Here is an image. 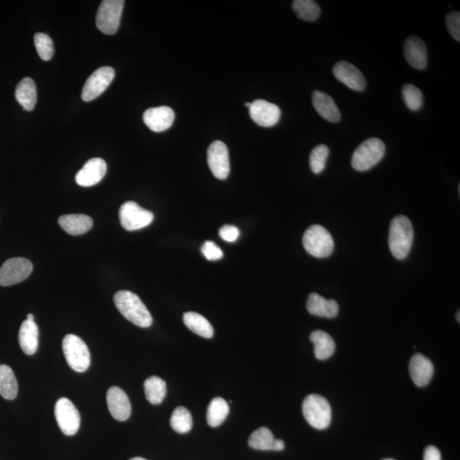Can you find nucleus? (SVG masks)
<instances>
[{"label": "nucleus", "mask_w": 460, "mask_h": 460, "mask_svg": "<svg viewBox=\"0 0 460 460\" xmlns=\"http://www.w3.org/2000/svg\"><path fill=\"white\" fill-rule=\"evenodd\" d=\"M414 237V227L409 219L403 215L395 216L389 232V246L396 259L402 260L409 256Z\"/></svg>", "instance_id": "1"}, {"label": "nucleus", "mask_w": 460, "mask_h": 460, "mask_svg": "<svg viewBox=\"0 0 460 460\" xmlns=\"http://www.w3.org/2000/svg\"><path fill=\"white\" fill-rule=\"evenodd\" d=\"M116 308L137 326L149 327L153 323L151 314L137 294L130 291H119L114 298Z\"/></svg>", "instance_id": "2"}, {"label": "nucleus", "mask_w": 460, "mask_h": 460, "mask_svg": "<svg viewBox=\"0 0 460 460\" xmlns=\"http://www.w3.org/2000/svg\"><path fill=\"white\" fill-rule=\"evenodd\" d=\"M303 414L307 422L317 429H327L332 421L330 404L323 396L312 394L303 403Z\"/></svg>", "instance_id": "3"}, {"label": "nucleus", "mask_w": 460, "mask_h": 460, "mask_svg": "<svg viewBox=\"0 0 460 460\" xmlns=\"http://www.w3.org/2000/svg\"><path fill=\"white\" fill-rule=\"evenodd\" d=\"M303 245L307 253L318 259L330 256L334 250V241L331 234L318 224L307 229L303 237Z\"/></svg>", "instance_id": "4"}, {"label": "nucleus", "mask_w": 460, "mask_h": 460, "mask_svg": "<svg viewBox=\"0 0 460 460\" xmlns=\"http://www.w3.org/2000/svg\"><path fill=\"white\" fill-rule=\"evenodd\" d=\"M385 145L380 138H369L355 149L351 164L355 170L366 171L375 167L383 159Z\"/></svg>", "instance_id": "5"}, {"label": "nucleus", "mask_w": 460, "mask_h": 460, "mask_svg": "<svg viewBox=\"0 0 460 460\" xmlns=\"http://www.w3.org/2000/svg\"><path fill=\"white\" fill-rule=\"evenodd\" d=\"M62 350L67 364L74 371L84 373L91 365V354L83 340L74 334L65 336L62 341Z\"/></svg>", "instance_id": "6"}, {"label": "nucleus", "mask_w": 460, "mask_h": 460, "mask_svg": "<svg viewBox=\"0 0 460 460\" xmlns=\"http://www.w3.org/2000/svg\"><path fill=\"white\" fill-rule=\"evenodd\" d=\"M125 1L123 0H104L96 15V27L108 35L118 31Z\"/></svg>", "instance_id": "7"}, {"label": "nucleus", "mask_w": 460, "mask_h": 460, "mask_svg": "<svg viewBox=\"0 0 460 460\" xmlns=\"http://www.w3.org/2000/svg\"><path fill=\"white\" fill-rule=\"evenodd\" d=\"M119 220L125 230L135 231L148 227L153 222V212L141 207L134 201H127L119 209Z\"/></svg>", "instance_id": "8"}, {"label": "nucleus", "mask_w": 460, "mask_h": 460, "mask_svg": "<svg viewBox=\"0 0 460 460\" xmlns=\"http://www.w3.org/2000/svg\"><path fill=\"white\" fill-rule=\"evenodd\" d=\"M33 271V264L24 257L6 260L0 267V286L10 287L24 282Z\"/></svg>", "instance_id": "9"}, {"label": "nucleus", "mask_w": 460, "mask_h": 460, "mask_svg": "<svg viewBox=\"0 0 460 460\" xmlns=\"http://www.w3.org/2000/svg\"><path fill=\"white\" fill-rule=\"evenodd\" d=\"M55 416L61 431L66 436H74L80 426V415L69 399H59L55 406Z\"/></svg>", "instance_id": "10"}, {"label": "nucleus", "mask_w": 460, "mask_h": 460, "mask_svg": "<svg viewBox=\"0 0 460 460\" xmlns=\"http://www.w3.org/2000/svg\"><path fill=\"white\" fill-rule=\"evenodd\" d=\"M114 69L111 67H103L93 72L82 90L81 97L85 102H91L102 95L114 78Z\"/></svg>", "instance_id": "11"}, {"label": "nucleus", "mask_w": 460, "mask_h": 460, "mask_svg": "<svg viewBox=\"0 0 460 460\" xmlns=\"http://www.w3.org/2000/svg\"><path fill=\"white\" fill-rule=\"evenodd\" d=\"M207 162L215 178L219 180L226 179L230 171L229 151L226 144L219 140L213 142L208 148Z\"/></svg>", "instance_id": "12"}, {"label": "nucleus", "mask_w": 460, "mask_h": 460, "mask_svg": "<svg viewBox=\"0 0 460 460\" xmlns=\"http://www.w3.org/2000/svg\"><path fill=\"white\" fill-rule=\"evenodd\" d=\"M249 114L257 125L263 127L274 126L280 118V108L263 99H257L250 103Z\"/></svg>", "instance_id": "13"}, {"label": "nucleus", "mask_w": 460, "mask_h": 460, "mask_svg": "<svg viewBox=\"0 0 460 460\" xmlns=\"http://www.w3.org/2000/svg\"><path fill=\"white\" fill-rule=\"evenodd\" d=\"M332 73L337 80L351 90L355 92L364 91L366 83L364 74L351 63L346 61L337 62Z\"/></svg>", "instance_id": "14"}, {"label": "nucleus", "mask_w": 460, "mask_h": 460, "mask_svg": "<svg viewBox=\"0 0 460 460\" xmlns=\"http://www.w3.org/2000/svg\"><path fill=\"white\" fill-rule=\"evenodd\" d=\"M107 404L108 410L116 420L126 421L132 414V406L128 396L121 388L114 386L108 389Z\"/></svg>", "instance_id": "15"}, {"label": "nucleus", "mask_w": 460, "mask_h": 460, "mask_svg": "<svg viewBox=\"0 0 460 460\" xmlns=\"http://www.w3.org/2000/svg\"><path fill=\"white\" fill-rule=\"evenodd\" d=\"M174 119V111L167 106L148 108L144 114L145 125L155 133H162L171 128Z\"/></svg>", "instance_id": "16"}, {"label": "nucleus", "mask_w": 460, "mask_h": 460, "mask_svg": "<svg viewBox=\"0 0 460 460\" xmlns=\"http://www.w3.org/2000/svg\"><path fill=\"white\" fill-rule=\"evenodd\" d=\"M106 173V162L101 158H93L89 160L78 171L76 181L81 187L94 186L103 180Z\"/></svg>", "instance_id": "17"}, {"label": "nucleus", "mask_w": 460, "mask_h": 460, "mask_svg": "<svg viewBox=\"0 0 460 460\" xmlns=\"http://www.w3.org/2000/svg\"><path fill=\"white\" fill-rule=\"evenodd\" d=\"M404 55L407 62L414 69H425L428 65V53L424 41L418 36H410L404 44Z\"/></svg>", "instance_id": "18"}, {"label": "nucleus", "mask_w": 460, "mask_h": 460, "mask_svg": "<svg viewBox=\"0 0 460 460\" xmlns=\"http://www.w3.org/2000/svg\"><path fill=\"white\" fill-rule=\"evenodd\" d=\"M409 372L414 384L418 386L424 387L432 380L434 366L425 355L420 353L415 354L410 361Z\"/></svg>", "instance_id": "19"}, {"label": "nucleus", "mask_w": 460, "mask_h": 460, "mask_svg": "<svg viewBox=\"0 0 460 460\" xmlns=\"http://www.w3.org/2000/svg\"><path fill=\"white\" fill-rule=\"evenodd\" d=\"M312 103L314 108L321 117L332 123L339 122L341 119V113L336 105L331 96L323 92H313Z\"/></svg>", "instance_id": "20"}, {"label": "nucleus", "mask_w": 460, "mask_h": 460, "mask_svg": "<svg viewBox=\"0 0 460 460\" xmlns=\"http://www.w3.org/2000/svg\"><path fill=\"white\" fill-rule=\"evenodd\" d=\"M248 444L253 450L262 451H282L285 448L284 441L275 439L271 429L266 427L256 429L250 435Z\"/></svg>", "instance_id": "21"}, {"label": "nucleus", "mask_w": 460, "mask_h": 460, "mask_svg": "<svg viewBox=\"0 0 460 460\" xmlns=\"http://www.w3.org/2000/svg\"><path fill=\"white\" fill-rule=\"evenodd\" d=\"M307 309L313 316L326 317L329 319L338 316L339 306L338 303L332 299H326L316 293L309 294L307 301Z\"/></svg>", "instance_id": "22"}, {"label": "nucleus", "mask_w": 460, "mask_h": 460, "mask_svg": "<svg viewBox=\"0 0 460 460\" xmlns=\"http://www.w3.org/2000/svg\"><path fill=\"white\" fill-rule=\"evenodd\" d=\"M18 340L21 349L25 354H35L39 346V328L35 321L26 320L22 323Z\"/></svg>", "instance_id": "23"}, {"label": "nucleus", "mask_w": 460, "mask_h": 460, "mask_svg": "<svg viewBox=\"0 0 460 460\" xmlns=\"http://www.w3.org/2000/svg\"><path fill=\"white\" fill-rule=\"evenodd\" d=\"M58 223L62 230L71 235L87 233L93 226V220L89 216L84 214L62 215L60 216Z\"/></svg>", "instance_id": "24"}, {"label": "nucleus", "mask_w": 460, "mask_h": 460, "mask_svg": "<svg viewBox=\"0 0 460 460\" xmlns=\"http://www.w3.org/2000/svg\"><path fill=\"white\" fill-rule=\"evenodd\" d=\"M310 341L315 346V355L318 360L323 361L330 358L335 351V342L327 332L317 330L310 334Z\"/></svg>", "instance_id": "25"}, {"label": "nucleus", "mask_w": 460, "mask_h": 460, "mask_svg": "<svg viewBox=\"0 0 460 460\" xmlns=\"http://www.w3.org/2000/svg\"><path fill=\"white\" fill-rule=\"evenodd\" d=\"M16 99L26 111H33L37 102V90L31 78H24L16 88Z\"/></svg>", "instance_id": "26"}, {"label": "nucleus", "mask_w": 460, "mask_h": 460, "mask_svg": "<svg viewBox=\"0 0 460 460\" xmlns=\"http://www.w3.org/2000/svg\"><path fill=\"white\" fill-rule=\"evenodd\" d=\"M183 323L194 334L205 339H212L214 330L209 321L204 316L196 312H187L183 315Z\"/></svg>", "instance_id": "27"}, {"label": "nucleus", "mask_w": 460, "mask_h": 460, "mask_svg": "<svg viewBox=\"0 0 460 460\" xmlns=\"http://www.w3.org/2000/svg\"><path fill=\"white\" fill-rule=\"evenodd\" d=\"M18 384L12 369L6 365H0V395L6 400L17 398Z\"/></svg>", "instance_id": "28"}, {"label": "nucleus", "mask_w": 460, "mask_h": 460, "mask_svg": "<svg viewBox=\"0 0 460 460\" xmlns=\"http://www.w3.org/2000/svg\"><path fill=\"white\" fill-rule=\"evenodd\" d=\"M144 391L146 399L153 405H158L166 398L167 384L160 377L152 376L145 380Z\"/></svg>", "instance_id": "29"}, {"label": "nucleus", "mask_w": 460, "mask_h": 460, "mask_svg": "<svg viewBox=\"0 0 460 460\" xmlns=\"http://www.w3.org/2000/svg\"><path fill=\"white\" fill-rule=\"evenodd\" d=\"M230 413L229 404L225 400L216 398L209 404L207 409V423L211 427H218L226 420Z\"/></svg>", "instance_id": "30"}, {"label": "nucleus", "mask_w": 460, "mask_h": 460, "mask_svg": "<svg viewBox=\"0 0 460 460\" xmlns=\"http://www.w3.org/2000/svg\"><path fill=\"white\" fill-rule=\"evenodd\" d=\"M293 9L299 19L305 22H315L321 15L320 6L312 0H295Z\"/></svg>", "instance_id": "31"}, {"label": "nucleus", "mask_w": 460, "mask_h": 460, "mask_svg": "<svg viewBox=\"0 0 460 460\" xmlns=\"http://www.w3.org/2000/svg\"><path fill=\"white\" fill-rule=\"evenodd\" d=\"M171 426L176 432L185 434L190 432L193 426L191 414L185 407H178L171 418Z\"/></svg>", "instance_id": "32"}, {"label": "nucleus", "mask_w": 460, "mask_h": 460, "mask_svg": "<svg viewBox=\"0 0 460 460\" xmlns=\"http://www.w3.org/2000/svg\"><path fill=\"white\" fill-rule=\"evenodd\" d=\"M329 156V148L327 146L320 144L313 148L309 155V166L315 174L323 173L326 167Z\"/></svg>", "instance_id": "33"}, {"label": "nucleus", "mask_w": 460, "mask_h": 460, "mask_svg": "<svg viewBox=\"0 0 460 460\" xmlns=\"http://www.w3.org/2000/svg\"><path fill=\"white\" fill-rule=\"evenodd\" d=\"M402 94L404 102L407 108L412 111L420 110L423 106V93L416 85L406 84L402 89Z\"/></svg>", "instance_id": "34"}, {"label": "nucleus", "mask_w": 460, "mask_h": 460, "mask_svg": "<svg viewBox=\"0 0 460 460\" xmlns=\"http://www.w3.org/2000/svg\"><path fill=\"white\" fill-rule=\"evenodd\" d=\"M35 44L37 52L44 61H50L54 56V44L50 36L38 33L35 35Z\"/></svg>", "instance_id": "35"}, {"label": "nucleus", "mask_w": 460, "mask_h": 460, "mask_svg": "<svg viewBox=\"0 0 460 460\" xmlns=\"http://www.w3.org/2000/svg\"><path fill=\"white\" fill-rule=\"evenodd\" d=\"M446 26L455 40H460V13L459 11H452L446 17Z\"/></svg>", "instance_id": "36"}, {"label": "nucleus", "mask_w": 460, "mask_h": 460, "mask_svg": "<svg viewBox=\"0 0 460 460\" xmlns=\"http://www.w3.org/2000/svg\"><path fill=\"white\" fill-rule=\"evenodd\" d=\"M201 253L209 261H216L223 257V250L214 242L207 241L201 246Z\"/></svg>", "instance_id": "37"}, {"label": "nucleus", "mask_w": 460, "mask_h": 460, "mask_svg": "<svg viewBox=\"0 0 460 460\" xmlns=\"http://www.w3.org/2000/svg\"><path fill=\"white\" fill-rule=\"evenodd\" d=\"M220 237L227 242H235L240 237V230L233 225H224L219 230Z\"/></svg>", "instance_id": "38"}, {"label": "nucleus", "mask_w": 460, "mask_h": 460, "mask_svg": "<svg viewBox=\"0 0 460 460\" xmlns=\"http://www.w3.org/2000/svg\"><path fill=\"white\" fill-rule=\"evenodd\" d=\"M424 460H441V455L438 448L434 446L426 448L424 454Z\"/></svg>", "instance_id": "39"}, {"label": "nucleus", "mask_w": 460, "mask_h": 460, "mask_svg": "<svg viewBox=\"0 0 460 460\" xmlns=\"http://www.w3.org/2000/svg\"><path fill=\"white\" fill-rule=\"evenodd\" d=\"M27 320L35 321V316H33V314H28V315L27 316Z\"/></svg>", "instance_id": "40"}, {"label": "nucleus", "mask_w": 460, "mask_h": 460, "mask_svg": "<svg viewBox=\"0 0 460 460\" xmlns=\"http://www.w3.org/2000/svg\"><path fill=\"white\" fill-rule=\"evenodd\" d=\"M130 460H147V459H145L144 458H140V457H136V458H133V459H130Z\"/></svg>", "instance_id": "41"}, {"label": "nucleus", "mask_w": 460, "mask_h": 460, "mask_svg": "<svg viewBox=\"0 0 460 460\" xmlns=\"http://www.w3.org/2000/svg\"><path fill=\"white\" fill-rule=\"evenodd\" d=\"M250 103H246V107L250 108Z\"/></svg>", "instance_id": "42"}, {"label": "nucleus", "mask_w": 460, "mask_h": 460, "mask_svg": "<svg viewBox=\"0 0 460 460\" xmlns=\"http://www.w3.org/2000/svg\"><path fill=\"white\" fill-rule=\"evenodd\" d=\"M457 317H458V318H457L458 321H459V312H458V316H457Z\"/></svg>", "instance_id": "43"}, {"label": "nucleus", "mask_w": 460, "mask_h": 460, "mask_svg": "<svg viewBox=\"0 0 460 460\" xmlns=\"http://www.w3.org/2000/svg\"><path fill=\"white\" fill-rule=\"evenodd\" d=\"M384 460H395V459H384Z\"/></svg>", "instance_id": "44"}]
</instances>
